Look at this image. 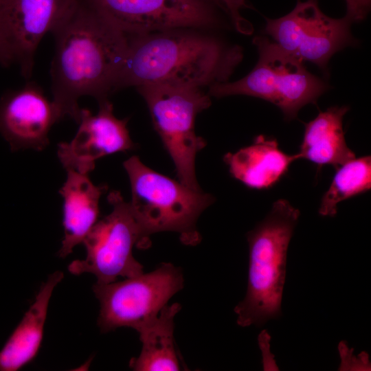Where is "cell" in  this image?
<instances>
[{"label": "cell", "instance_id": "cell-16", "mask_svg": "<svg viewBox=\"0 0 371 371\" xmlns=\"http://www.w3.org/2000/svg\"><path fill=\"white\" fill-rule=\"evenodd\" d=\"M63 277L62 271H56L43 283L34 302L0 350V371L19 370L35 358L42 343L49 300Z\"/></svg>", "mask_w": 371, "mask_h": 371}, {"label": "cell", "instance_id": "cell-13", "mask_svg": "<svg viewBox=\"0 0 371 371\" xmlns=\"http://www.w3.org/2000/svg\"><path fill=\"white\" fill-rule=\"evenodd\" d=\"M60 120L53 101L34 82L8 91L0 99V134L12 151L42 150L49 144L51 128Z\"/></svg>", "mask_w": 371, "mask_h": 371}, {"label": "cell", "instance_id": "cell-19", "mask_svg": "<svg viewBox=\"0 0 371 371\" xmlns=\"http://www.w3.org/2000/svg\"><path fill=\"white\" fill-rule=\"evenodd\" d=\"M371 188V157H355L336 168L328 189L319 207L323 216H335L340 202L368 192Z\"/></svg>", "mask_w": 371, "mask_h": 371}, {"label": "cell", "instance_id": "cell-9", "mask_svg": "<svg viewBox=\"0 0 371 371\" xmlns=\"http://www.w3.org/2000/svg\"><path fill=\"white\" fill-rule=\"evenodd\" d=\"M346 16L333 19L324 14L318 0H297L295 8L278 19H267L265 32L283 51L301 61H309L326 71L331 56L356 43Z\"/></svg>", "mask_w": 371, "mask_h": 371}, {"label": "cell", "instance_id": "cell-2", "mask_svg": "<svg viewBox=\"0 0 371 371\" xmlns=\"http://www.w3.org/2000/svg\"><path fill=\"white\" fill-rule=\"evenodd\" d=\"M192 29L128 36L115 90L155 84L202 89L228 81L243 58L242 49Z\"/></svg>", "mask_w": 371, "mask_h": 371}, {"label": "cell", "instance_id": "cell-22", "mask_svg": "<svg viewBox=\"0 0 371 371\" xmlns=\"http://www.w3.org/2000/svg\"><path fill=\"white\" fill-rule=\"evenodd\" d=\"M181 1H185V2H188V3H194V4L214 5L210 0H181Z\"/></svg>", "mask_w": 371, "mask_h": 371}, {"label": "cell", "instance_id": "cell-12", "mask_svg": "<svg viewBox=\"0 0 371 371\" xmlns=\"http://www.w3.org/2000/svg\"><path fill=\"white\" fill-rule=\"evenodd\" d=\"M98 104L99 110L95 115L81 109L75 137L69 142L58 144V156L67 170L88 175L100 158L135 147L127 128L128 120L115 116L108 99Z\"/></svg>", "mask_w": 371, "mask_h": 371}, {"label": "cell", "instance_id": "cell-14", "mask_svg": "<svg viewBox=\"0 0 371 371\" xmlns=\"http://www.w3.org/2000/svg\"><path fill=\"white\" fill-rule=\"evenodd\" d=\"M300 159L298 153L282 151L274 138L258 135L251 144L225 155L223 160L230 175L245 186L256 190L269 189L286 175L291 164Z\"/></svg>", "mask_w": 371, "mask_h": 371}, {"label": "cell", "instance_id": "cell-11", "mask_svg": "<svg viewBox=\"0 0 371 371\" xmlns=\"http://www.w3.org/2000/svg\"><path fill=\"white\" fill-rule=\"evenodd\" d=\"M104 19L128 36L178 28H203L217 24L212 5L181 0H89Z\"/></svg>", "mask_w": 371, "mask_h": 371}, {"label": "cell", "instance_id": "cell-7", "mask_svg": "<svg viewBox=\"0 0 371 371\" xmlns=\"http://www.w3.org/2000/svg\"><path fill=\"white\" fill-rule=\"evenodd\" d=\"M107 199L111 212L96 222L82 242L86 258L75 260L68 266L73 275H94L98 284H108L118 277L131 278L144 273L143 266L133 255V249L135 246L146 247L148 243L129 203L120 192L112 191Z\"/></svg>", "mask_w": 371, "mask_h": 371}, {"label": "cell", "instance_id": "cell-17", "mask_svg": "<svg viewBox=\"0 0 371 371\" xmlns=\"http://www.w3.org/2000/svg\"><path fill=\"white\" fill-rule=\"evenodd\" d=\"M349 109L347 106H332L306 123L297 153L300 159L336 169L356 157L346 144L343 129V118Z\"/></svg>", "mask_w": 371, "mask_h": 371}, {"label": "cell", "instance_id": "cell-18", "mask_svg": "<svg viewBox=\"0 0 371 371\" xmlns=\"http://www.w3.org/2000/svg\"><path fill=\"white\" fill-rule=\"evenodd\" d=\"M181 308L179 303L166 304L137 330L142 348L139 355L131 359L130 368L136 371L181 370L174 341L175 317Z\"/></svg>", "mask_w": 371, "mask_h": 371}, {"label": "cell", "instance_id": "cell-5", "mask_svg": "<svg viewBox=\"0 0 371 371\" xmlns=\"http://www.w3.org/2000/svg\"><path fill=\"white\" fill-rule=\"evenodd\" d=\"M258 60L253 69L235 82L209 87V95L221 98L245 95L267 100L282 112L287 121L297 117L304 106L315 104L328 85L313 75L302 61L289 55L265 36L253 40Z\"/></svg>", "mask_w": 371, "mask_h": 371}, {"label": "cell", "instance_id": "cell-3", "mask_svg": "<svg viewBox=\"0 0 371 371\" xmlns=\"http://www.w3.org/2000/svg\"><path fill=\"white\" fill-rule=\"evenodd\" d=\"M300 215L287 200L278 199L264 220L247 233V289L234 308L239 326H261L281 315L287 249Z\"/></svg>", "mask_w": 371, "mask_h": 371}, {"label": "cell", "instance_id": "cell-4", "mask_svg": "<svg viewBox=\"0 0 371 371\" xmlns=\"http://www.w3.org/2000/svg\"><path fill=\"white\" fill-rule=\"evenodd\" d=\"M124 167L131 184L129 205L144 238L149 241L152 234L175 232L185 245H197V219L214 197L153 170L137 156L126 160Z\"/></svg>", "mask_w": 371, "mask_h": 371}, {"label": "cell", "instance_id": "cell-1", "mask_svg": "<svg viewBox=\"0 0 371 371\" xmlns=\"http://www.w3.org/2000/svg\"><path fill=\"white\" fill-rule=\"evenodd\" d=\"M55 49L51 65L53 102L61 119L78 123L80 98L98 102L115 91L128 38L80 1L74 11L52 32Z\"/></svg>", "mask_w": 371, "mask_h": 371}, {"label": "cell", "instance_id": "cell-10", "mask_svg": "<svg viewBox=\"0 0 371 371\" xmlns=\"http://www.w3.org/2000/svg\"><path fill=\"white\" fill-rule=\"evenodd\" d=\"M79 0H0V64L32 76L36 49L76 8Z\"/></svg>", "mask_w": 371, "mask_h": 371}, {"label": "cell", "instance_id": "cell-20", "mask_svg": "<svg viewBox=\"0 0 371 371\" xmlns=\"http://www.w3.org/2000/svg\"><path fill=\"white\" fill-rule=\"evenodd\" d=\"M214 5L223 8L229 16L231 20L239 32L251 34L253 31L252 25L242 16L240 11L249 8L246 0H210Z\"/></svg>", "mask_w": 371, "mask_h": 371}, {"label": "cell", "instance_id": "cell-21", "mask_svg": "<svg viewBox=\"0 0 371 371\" xmlns=\"http://www.w3.org/2000/svg\"><path fill=\"white\" fill-rule=\"evenodd\" d=\"M346 14L352 23L358 22L365 19L370 8L371 0H345Z\"/></svg>", "mask_w": 371, "mask_h": 371}, {"label": "cell", "instance_id": "cell-8", "mask_svg": "<svg viewBox=\"0 0 371 371\" xmlns=\"http://www.w3.org/2000/svg\"><path fill=\"white\" fill-rule=\"evenodd\" d=\"M183 286L181 270L171 263L122 281L95 283L93 291L100 304L98 325L102 333L120 327L137 330L155 318Z\"/></svg>", "mask_w": 371, "mask_h": 371}, {"label": "cell", "instance_id": "cell-6", "mask_svg": "<svg viewBox=\"0 0 371 371\" xmlns=\"http://www.w3.org/2000/svg\"><path fill=\"white\" fill-rule=\"evenodd\" d=\"M137 89L173 161L179 181L190 188L201 190L196 177L195 159L206 142L196 135L194 122L198 113L210 106V95L201 88L178 85H147Z\"/></svg>", "mask_w": 371, "mask_h": 371}, {"label": "cell", "instance_id": "cell-15", "mask_svg": "<svg viewBox=\"0 0 371 371\" xmlns=\"http://www.w3.org/2000/svg\"><path fill=\"white\" fill-rule=\"evenodd\" d=\"M67 171V179L59 190L63 199L64 238L58 256L63 258L83 242L96 223L100 198L107 188L106 186L93 184L87 174Z\"/></svg>", "mask_w": 371, "mask_h": 371}]
</instances>
